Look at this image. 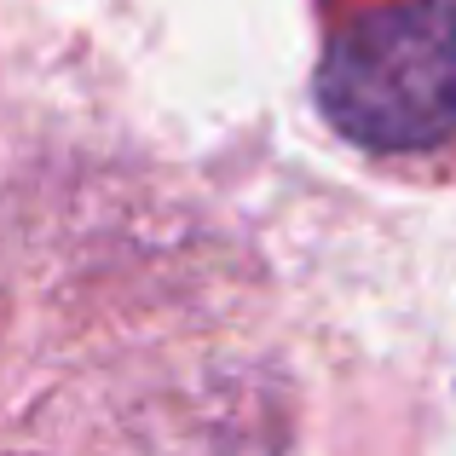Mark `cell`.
I'll return each mask as SVG.
<instances>
[{
    "label": "cell",
    "mask_w": 456,
    "mask_h": 456,
    "mask_svg": "<svg viewBox=\"0 0 456 456\" xmlns=\"http://www.w3.org/2000/svg\"><path fill=\"white\" fill-rule=\"evenodd\" d=\"M323 116L376 151H422L456 134V0H387L330 41Z\"/></svg>",
    "instance_id": "cell-1"
}]
</instances>
